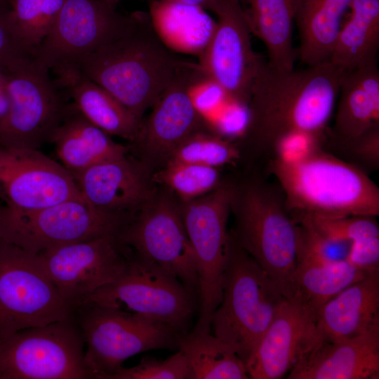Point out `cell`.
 I'll return each mask as SVG.
<instances>
[{
    "label": "cell",
    "mask_w": 379,
    "mask_h": 379,
    "mask_svg": "<svg viewBox=\"0 0 379 379\" xmlns=\"http://www.w3.org/2000/svg\"><path fill=\"white\" fill-rule=\"evenodd\" d=\"M344 71L330 61L281 71L262 58L240 138L257 154L275 155L287 138L324 139L338 100Z\"/></svg>",
    "instance_id": "obj_1"
},
{
    "label": "cell",
    "mask_w": 379,
    "mask_h": 379,
    "mask_svg": "<svg viewBox=\"0 0 379 379\" xmlns=\"http://www.w3.org/2000/svg\"><path fill=\"white\" fill-rule=\"evenodd\" d=\"M131 14L124 32L86 55L79 70L142 119L186 60L160 37L149 13Z\"/></svg>",
    "instance_id": "obj_2"
},
{
    "label": "cell",
    "mask_w": 379,
    "mask_h": 379,
    "mask_svg": "<svg viewBox=\"0 0 379 379\" xmlns=\"http://www.w3.org/2000/svg\"><path fill=\"white\" fill-rule=\"evenodd\" d=\"M269 172L279 182L290 214L325 218L379 215V188L364 171L322 147L295 159L272 157Z\"/></svg>",
    "instance_id": "obj_3"
},
{
    "label": "cell",
    "mask_w": 379,
    "mask_h": 379,
    "mask_svg": "<svg viewBox=\"0 0 379 379\" xmlns=\"http://www.w3.org/2000/svg\"><path fill=\"white\" fill-rule=\"evenodd\" d=\"M286 299L267 272L234 239L211 332L230 345L245 364Z\"/></svg>",
    "instance_id": "obj_4"
},
{
    "label": "cell",
    "mask_w": 379,
    "mask_h": 379,
    "mask_svg": "<svg viewBox=\"0 0 379 379\" xmlns=\"http://www.w3.org/2000/svg\"><path fill=\"white\" fill-rule=\"evenodd\" d=\"M231 212V235L286 295L298 262V228L282 192L256 180L234 186Z\"/></svg>",
    "instance_id": "obj_5"
},
{
    "label": "cell",
    "mask_w": 379,
    "mask_h": 379,
    "mask_svg": "<svg viewBox=\"0 0 379 379\" xmlns=\"http://www.w3.org/2000/svg\"><path fill=\"white\" fill-rule=\"evenodd\" d=\"M72 317L86 344L84 359L93 379H107L137 354L179 348L182 334L133 313L82 300L72 306Z\"/></svg>",
    "instance_id": "obj_6"
},
{
    "label": "cell",
    "mask_w": 379,
    "mask_h": 379,
    "mask_svg": "<svg viewBox=\"0 0 379 379\" xmlns=\"http://www.w3.org/2000/svg\"><path fill=\"white\" fill-rule=\"evenodd\" d=\"M8 107L0 119V146L39 149L67 115L60 88L33 57L2 69Z\"/></svg>",
    "instance_id": "obj_7"
},
{
    "label": "cell",
    "mask_w": 379,
    "mask_h": 379,
    "mask_svg": "<svg viewBox=\"0 0 379 379\" xmlns=\"http://www.w3.org/2000/svg\"><path fill=\"white\" fill-rule=\"evenodd\" d=\"M234 185L221 183L197 199L180 201L182 221L194 250L199 277V308L191 330L211 332V320L219 305L230 248L227 221Z\"/></svg>",
    "instance_id": "obj_8"
},
{
    "label": "cell",
    "mask_w": 379,
    "mask_h": 379,
    "mask_svg": "<svg viewBox=\"0 0 379 379\" xmlns=\"http://www.w3.org/2000/svg\"><path fill=\"white\" fill-rule=\"evenodd\" d=\"M117 234L135 257L175 277L199 296L195 254L179 203L169 190L156 189Z\"/></svg>",
    "instance_id": "obj_9"
},
{
    "label": "cell",
    "mask_w": 379,
    "mask_h": 379,
    "mask_svg": "<svg viewBox=\"0 0 379 379\" xmlns=\"http://www.w3.org/2000/svg\"><path fill=\"white\" fill-rule=\"evenodd\" d=\"M72 317L0 338V379H93Z\"/></svg>",
    "instance_id": "obj_10"
},
{
    "label": "cell",
    "mask_w": 379,
    "mask_h": 379,
    "mask_svg": "<svg viewBox=\"0 0 379 379\" xmlns=\"http://www.w3.org/2000/svg\"><path fill=\"white\" fill-rule=\"evenodd\" d=\"M82 300L140 315L179 334L190 331L199 308L197 294L175 277L134 255L120 278Z\"/></svg>",
    "instance_id": "obj_11"
},
{
    "label": "cell",
    "mask_w": 379,
    "mask_h": 379,
    "mask_svg": "<svg viewBox=\"0 0 379 379\" xmlns=\"http://www.w3.org/2000/svg\"><path fill=\"white\" fill-rule=\"evenodd\" d=\"M71 316L37 254L0 239V338Z\"/></svg>",
    "instance_id": "obj_12"
},
{
    "label": "cell",
    "mask_w": 379,
    "mask_h": 379,
    "mask_svg": "<svg viewBox=\"0 0 379 379\" xmlns=\"http://www.w3.org/2000/svg\"><path fill=\"white\" fill-rule=\"evenodd\" d=\"M125 221L95 209L82 197L30 210L0 206V239L37 254L46 249L117 234Z\"/></svg>",
    "instance_id": "obj_13"
},
{
    "label": "cell",
    "mask_w": 379,
    "mask_h": 379,
    "mask_svg": "<svg viewBox=\"0 0 379 379\" xmlns=\"http://www.w3.org/2000/svg\"><path fill=\"white\" fill-rule=\"evenodd\" d=\"M131 21V14L117 12L106 0H64L32 57L60 82L80 71L86 55L119 36Z\"/></svg>",
    "instance_id": "obj_14"
},
{
    "label": "cell",
    "mask_w": 379,
    "mask_h": 379,
    "mask_svg": "<svg viewBox=\"0 0 379 379\" xmlns=\"http://www.w3.org/2000/svg\"><path fill=\"white\" fill-rule=\"evenodd\" d=\"M37 255L71 307L117 281L133 258L131 250L117 234L46 249Z\"/></svg>",
    "instance_id": "obj_15"
},
{
    "label": "cell",
    "mask_w": 379,
    "mask_h": 379,
    "mask_svg": "<svg viewBox=\"0 0 379 379\" xmlns=\"http://www.w3.org/2000/svg\"><path fill=\"white\" fill-rule=\"evenodd\" d=\"M203 75L199 65L186 60L152 107L150 114L142 119L128 147L149 170L151 165L164 166L188 137L208 129L191 94L192 85Z\"/></svg>",
    "instance_id": "obj_16"
},
{
    "label": "cell",
    "mask_w": 379,
    "mask_h": 379,
    "mask_svg": "<svg viewBox=\"0 0 379 379\" xmlns=\"http://www.w3.org/2000/svg\"><path fill=\"white\" fill-rule=\"evenodd\" d=\"M215 15L218 21L200 53L199 65L229 101L248 106L262 57L252 47L239 0H222Z\"/></svg>",
    "instance_id": "obj_17"
},
{
    "label": "cell",
    "mask_w": 379,
    "mask_h": 379,
    "mask_svg": "<svg viewBox=\"0 0 379 379\" xmlns=\"http://www.w3.org/2000/svg\"><path fill=\"white\" fill-rule=\"evenodd\" d=\"M82 197L72 174L39 149L0 146V200L30 210Z\"/></svg>",
    "instance_id": "obj_18"
},
{
    "label": "cell",
    "mask_w": 379,
    "mask_h": 379,
    "mask_svg": "<svg viewBox=\"0 0 379 379\" xmlns=\"http://www.w3.org/2000/svg\"><path fill=\"white\" fill-rule=\"evenodd\" d=\"M317 317L285 300L246 362L249 378H282L318 344Z\"/></svg>",
    "instance_id": "obj_19"
},
{
    "label": "cell",
    "mask_w": 379,
    "mask_h": 379,
    "mask_svg": "<svg viewBox=\"0 0 379 379\" xmlns=\"http://www.w3.org/2000/svg\"><path fill=\"white\" fill-rule=\"evenodd\" d=\"M84 199L95 209L128 219L153 195L150 170L126 155L72 174Z\"/></svg>",
    "instance_id": "obj_20"
},
{
    "label": "cell",
    "mask_w": 379,
    "mask_h": 379,
    "mask_svg": "<svg viewBox=\"0 0 379 379\" xmlns=\"http://www.w3.org/2000/svg\"><path fill=\"white\" fill-rule=\"evenodd\" d=\"M289 379H378L379 327L360 335L321 342L288 373Z\"/></svg>",
    "instance_id": "obj_21"
},
{
    "label": "cell",
    "mask_w": 379,
    "mask_h": 379,
    "mask_svg": "<svg viewBox=\"0 0 379 379\" xmlns=\"http://www.w3.org/2000/svg\"><path fill=\"white\" fill-rule=\"evenodd\" d=\"M379 327V270L368 273L326 302L316 319L318 343L360 335Z\"/></svg>",
    "instance_id": "obj_22"
},
{
    "label": "cell",
    "mask_w": 379,
    "mask_h": 379,
    "mask_svg": "<svg viewBox=\"0 0 379 379\" xmlns=\"http://www.w3.org/2000/svg\"><path fill=\"white\" fill-rule=\"evenodd\" d=\"M49 142L55 147L59 163L71 174L96 164L127 155L128 146L91 123L74 107L53 132Z\"/></svg>",
    "instance_id": "obj_23"
},
{
    "label": "cell",
    "mask_w": 379,
    "mask_h": 379,
    "mask_svg": "<svg viewBox=\"0 0 379 379\" xmlns=\"http://www.w3.org/2000/svg\"><path fill=\"white\" fill-rule=\"evenodd\" d=\"M331 133L357 137L379 126V71L377 61L344 71Z\"/></svg>",
    "instance_id": "obj_24"
},
{
    "label": "cell",
    "mask_w": 379,
    "mask_h": 379,
    "mask_svg": "<svg viewBox=\"0 0 379 379\" xmlns=\"http://www.w3.org/2000/svg\"><path fill=\"white\" fill-rule=\"evenodd\" d=\"M251 34L265 45L273 68H294L293 45L296 0H239Z\"/></svg>",
    "instance_id": "obj_25"
},
{
    "label": "cell",
    "mask_w": 379,
    "mask_h": 379,
    "mask_svg": "<svg viewBox=\"0 0 379 379\" xmlns=\"http://www.w3.org/2000/svg\"><path fill=\"white\" fill-rule=\"evenodd\" d=\"M352 0H296L298 55L307 67L330 60Z\"/></svg>",
    "instance_id": "obj_26"
},
{
    "label": "cell",
    "mask_w": 379,
    "mask_h": 379,
    "mask_svg": "<svg viewBox=\"0 0 379 379\" xmlns=\"http://www.w3.org/2000/svg\"><path fill=\"white\" fill-rule=\"evenodd\" d=\"M73 100L74 107L91 123L111 136L136 138L142 119L138 118L105 88L80 71L60 83Z\"/></svg>",
    "instance_id": "obj_27"
},
{
    "label": "cell",
    "mask_w": 379,
    "mask_h": 379,
    "mask_svg": "<svg viewBox=\"0 0 379 379\" xmlns=\"http://www.w3.org/2000/svg\"><path fill=\"white\" fill-rule=\"evenodd\" d=\"M350 11L329 60L343 71L377 61L379 48V0H352Z\"/></svg>",
    "instance_id": "obj_28"
},
{
    "label": "cell",
    "mask_w": 379,
    "mask_h": 379,
    "mask_svg": "<svg viewBox=\"0 0 379 379\" xmlns=\"http://www.w3.org/2000/svg\"><path fill=\"white\" fill-rule=\"evenodd\" d=\"M368 273L347 260L324 265L298 262L289 279L286 297L317 317L326 302Z\"/></svg>",
    "instance_id": "obj_29"
},
{
    "label": "cell",
    "mask_w": 379,
    "mask_h": 379,
    "mask_svg": "<svg viewBox=\"0 0 379 379\" xmlns=\"http://www.w3.org/2000/svg\"><path fill=\"white\" fill-rule=\"evenodd\" d=\"M192 379H248L244 361L228 343L209 333L192 331L180 335Z\"/></svg>",
    "instance_id": "obj_30"
},
{
    "label": "cell",
    "mask_w": 379,
    "mask_h": 379,
    "mask_svg": "<svg viewBox=\"0 0 379 379\" xmlns=\"http://www.w3.org/2000/svg\"><path fill=\"white\" fill-rule=\"evenodd\" d=\"M154 183L186 201L204 196L222 182L218 168L185 162H168L152 175Z\"/></svg>",
    "instance_id": "obj_31"
},
{
    "label": "cell",
    "mask_w": 379,
    "mask_h": 379,
    "mask_svg": "<svg viewBox=\"0 0 379 379\" xmlns=\"http://www.w3.org/2000/svg\"><path fill=\"white\" fill-rule=\"evenodd\" d=\"M240 157L241 151L236 145L208 129L185 139L173 151L167 163L185 162L218 168L234 163Z\"/></svg>",
    "instance_id": "obj_32"
},
{
    "label": "cell",
    "mask_w": 379,
    "mask_h": 379,
    "mask_svg": "<svg viewBox=\"0 0 379 379\" xmlns=\"http://www.w3.org/2000/svg\"><path fill=\"white\" fill-rule=\"evenodd\" d=\"M64 0H11V17L24 43L32 50L50 31Z\"/></svg>",
    "instance_id": "obj_33"
},
{
    "label": "cell",
    "mask_w": 379,
    "mask_h": 379,
    "mask_svg": "<svg viewBox=\"0 0 379 379\" xmlns=\"http://www.w3.org/2000/svg\"><path fill=\"white\" fill-rule=\"evenodd\" d=\"M298 228V262L324 265L347 260L352 243L330 237L304 220Z\"/></svg>",
    "instance_id": "obj_34"
},
{
    "label": "cell",
    "mask_w": 379,
    "mask_h": 379,
    "mask_svg": "<svg viewBox=\"0 0 379 379\" xmlns=\"http://www.w3.org/2000/svg\"><path fill=\"white\" fill-rule=\"evenodd\" d=\"M295 220H304L321 232L354 244L379 239V227L375 216L350 215L325 218L309 214H293Z\"/></svg>",
    "instance_id": "obj_35"
},
{
    "label": "cell",
    "mask_w": 379,
    "mask_h": 379,
    "mask_svg": "<svg viewBox=\"0 0 379 379\" xmlns=\"http://www.w3.org/2000/svg\"><path fill=\"white\" fill-rule=\"evenodd\" d=\"M335 150L342 159L361 169L379 167V126L354 138H343L327 130L323 145ZM362 170V169H361Z\"/></svg>",
    "instance_id": "obj_36"
},
{
    "label": "cell",
    "mask_w": 379,
    "mask_h": 379,
    "mask_svg": "<svg viewBox=\"0 0 379 379\" xmlns=\"http://www.w3.org/2000/svg\"><path fill=\"white\" fill-rule=\"evenodd\" d=\"M107 379H192V373L185 355L178 349L166 359L148 356L134 366H121Z\"/></svg>",
    "instance_id": "obj_37"
},
{
    "label": "cell",
    "mask_w": 379,
    "mask_h": 379,
    "mask_svg": "<svg viewBox=\"0 0 379 379\" xmlns=\"http://www.w3.org/2000/svg\"><path fill=\"white\" fill-rule=\"evenodd\" d=\"M33 53L18 35L11 20V9L0 10V69L32 57Z\"/></svg>",
    "instance_id": "obj_38"
},
{
    "label": "cell",
    "mask_w": 379,
    "mask_h": 379,
    "mask_svg": "<svg viewBox=\"0 0 379 379\" xmlns=\"http://www.w3.org/2000/svg\"><path fill=\"white\" fill-rule=\"evenodd\" d=\"M346 260L366 272L379 270V239L352 244Z\"/></svg>",
    "instance_id": "obj_39"
},
{
    "label": "cell",
    "mask_w": 379,
    "mask_h": 379,
    "mask_svg": "<svg viewBox=\"0 0 379 379\" xmlns=\"http://www.w3.org/2000/svg\"><path fill=\"white\" fill-rule=\"evenodd\" d=\"M121 1V0H120ZM158 1L180 5L194 6L208 11L215 14L218 11L222 0H149Z\"/></svg>",
    "instance_id": "obj_40"
},
{
    "label": "cell",
    "mask_w": 379,
    "mask_h": 379,
    "mask_svg": "<svg viewBox=\"0 0 379 379\" xmlns=\"http://www.w3.org/2000/svg\"><path fill=\"white\" fill-rule=\"evenodd\" d=\"M8 107V98L6 79L2 69H0V119L5 114Z\"/></svg>",
    "instance_id": "obj_41"
},
{
    "label": "cell",
    "mask_w": 379,
    "mask_h": 379,
    "mask_svg": "<svg viewBox=\"0 0 379 379\" xmlns=\"http://www.w3.org/2000/svg\"><path fill=\"white\" fill-rule=\"evenodd\" d=\"M11 0H0V10L11 9Z\"/></svg>",
    "instance_id": "obj_42"
},
{
    "label": "cell",
    "mask_w": 379,
    "mask_h": 379,
    "mask_svg": "<svg viewBox=\"0 0 379 379\" xmlns=\"http://www.w3.org/2000/svg\"><path fill=\"white\" fill-rule=\"evenodd\" d=\"M109 4L117 8V4L120 0H106Z\"/></svg>",
    "instance_id": "obj_43"
}]
</instances>
